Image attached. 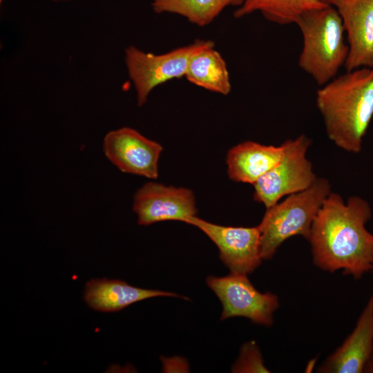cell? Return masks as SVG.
Here are the masks:
<instances>
[{"instance_id": "cell-9", "label": "cell", "mask_w": 373, "mask_h": 373, "mask_svg": "<svg viewBox=\"0 0 373 373\" xmlns=\"http://www.w3.org/2000/svg\"><path fill=\"white\" fill-rule=\"evenodd\" d=\"M187 224L205 233L217 246L219 257L231 273L248 274L262 260L260 254V231L253 227H226L209 222L197 216Z\"/></svg>"}, {"instance_id": "cell-18", "label": "cell", "mask_w": 373, "mask_h": 373, "mask_svg": "<svg viewBox=\"0 0 373 373\" xmlns=\"http://www.w3.org/2000/svg\"><path fill=\"white\" fill-rule=\"evenodd\" d=\"M233 370L238 372H269L265 367L259 349L254 342L246 343L242 347Z\"/></svg>"}, {"instance_id": "cell-16", "label": "cell", "mask_w": 373, "mask_h": 373, "mask_svg": "<svg viewBox=\"0 0 373 373\" xmlns=\"http://www.w3.org/2000/svg\"><path fill=\"white\" fill-rule=\"evenodd\" d=\"M327 6L318 0H244L234 11L236 18L259 12L267 20L280 25L296 22L304 12Z\"/></svg>"}, {"instance_id": "cell-2", "label": "cell", "mask_w": 373, "mask_h": 373, "mask_svg": "<svg viewBox=\"0 0 373 373\" xmlns=\"http://www.w3.org/2000/svg\"><path fill=\"white\" fill-rule=\"evenodd\" d=\"M316 102L329 140L358 153L373 117V68L334 77L317 90Z\"/></svg>"}, {"instance_id": "cell-6", "label": "cell", "mask_w": 373, "mask_h": 373, "mask_svg": "<svg viewBox=\"0 0 373 373\" xmlns=\"http://www.w3.org/2000/svg\"><path fill=\"white\" fill-rule=\"evenodd\" d=\"M282 160L253 185L254 200L268 209L286 196L311 186L318 178L307 157L311 140L305 135L285 142Z\"/></svg>"}, {"instance_id": "cell-3", "label": "cell", "mask_w": 373, "mask_h": 373, "mask_svg": "<svg viewBox=\"0 0 373 373\" xmlns=\"http://www.w3.org/2000/svg\"><path fill=\"white\" fill-rule=\"evenodd\" d=\"M295 23L303 37L298 66L323 86L336 77L348 54L340 13L329 6L312 9L303 13Z\"/></svg>"}, {"instance_id": "cell-22", "label": "cell", "mask_w": 373, "mask_h": 373, "mask_svg": "<svg viewBox=\"0 0 373 373\" xmlns=\"http://www.w3.org/2000/svg\"><path fill=\"white\" fill-rule=\"evenodd\" d=\"M0 3H2V0H0Z\"/></svg>"}, {"instance_id": "cell-19", "label": "cell", "mask_w": 373, "mask_h": 373, "mask_svg": "<svg viewBox=\"0 0 373 373\" xmlns=\"http://www.w3.org/2000/svg\"><path fill=\"white\" fill-rule=\"evenodd\" d=\"M318 1H319L321 3L323 4L332 6L336 9H338L351 0H318Z\"/></svg>"}, {"instance_id": "cell-23", "label": "cell", "mask_w": 373, "mask_h": 373, "mask_svg": "<svg viewBox=\"0 0 373 373\" xmlns=\"http://www.w3.org/2000/svg\"><path fill=\"white\" fill-rule=\"evenodd\" d=\"M372 271H373V266H372Z\"/></svg>"}, {"instance_id": "cell-8", "label": "cell", "mask_w": 373, "mask_h": 373, "mask_svg": "<svg viewBox=\"0 0 373 373\" xmlns=\"http://www.w3.org/2000/svg\"><path fill=\"white\" fill-rule=\"evenodd\" d=\"M102 149L106 158L120 171L155 180L163 147L131 127L108 132Z\"/></svg>"}, {"instance_id": "cell-11", "label": "cell", "mask_w": 373, "mask_h": 373, "mask_svg": "<svg viewBox=\"0 0 373 373\" xmlns=\"http://www.w3.org/2000/svg\"><path fill=\"white\" fill-rule=\"evenodd\" d=\"M337 10L347 37L345 69L373 68V0H351Z\"/></svg>"}, {"instance_id": "cell-4", "label": "cell", "mask_w": 373, "mask_h": 373, "mask_svg": "<svg viewBox=\"0 0 373 373\" xmlns=\"http://www.w3.org/2000/svg\"><path fill=\"white\" fill-rule=\"evenodd\" d=\"M330 193L329 182L318 178L307 189L266 209L258 224L262 260L271 259L278 248L292 236L299 235L308 239L312 223Z\"/></svg>"}, {"instance_id": "cell-17", "label": "cell", "mask_w": 373, "mask_h": 373, "mask_svg": "<svg viewBox=\"0 0 373 373\" xmlns=\"http://www.w3.org/2000/svg\"><path fill=\"white\" fill-rule=\"evenodd\" d=\"M244 0H153L151 6L157 14L170 13L182 16L189 22L205 26L229 6L239 7Z\"/></svg>"}, {"instance_id": "cell-5", "label": "cell", "mask_w": 373, "mask_h": 373, "mask_svg": "<svg viewBox=\"0 0 373 373\" xmlns=\"http://www.w3.org/2000/svg\"><path fill=\"white\" fill-rule=\"evenodd\" d=\"M211 46H214L213 41L198 39L162 54L146 52L134 46L126 47L124 62L136 92L137 105L145 104L150 93L157 86L173 79L184 77L193 56Z\"/></svg>"}, {"instance_id": "cell-14", "label": "cell", "mask_w": 373, "mask_h": 373, "mask_svg": "<svg viewBox=\"0 0 373 373\" xmlns=\"http://www.w3.org/2000/svg\"><path fill=\"white\" fill-rule=\"evenodd\" d=\"M157 296L187 299L173 292L136 287L120 280L93 279L86 284L84 298L92 309L111 312L145 299Z\"/></svg>"}, {"instance_id": "cell-1", "label": "cell", "mask_w": 373, "mask_h": 373, "mask_svg": "<svg viewBox=\"0 0 373 373\" xmlns=\"http://www.w3.org/2000/svg\"><path fill=\"white\" fill-rule=\"evenodd\" d=\"M372 217L367 200L352 196L347 202L330 193L312 225L308 240L313 261L325 271L340 269L360 278L373 266V234L365 227Z\"/></svg>"}, {"instance_id": "cell-13", "label": "cell", "mask_w": 373, "mask_h": 373, "mask_svg": "<svg viewBox=\"0 0 373 373\" xmlns=\"http://www.w3.org/2000/svg\"><path fill=\"white\" fill-rule=\"evenodd\" d=\"M285 150V142L278 146L252 141L240 143L227 154L228 175L234 182L254 184L282 160Z\"/></svg>"}, {"instance_id": "cell-12", "label": "cell", "mask_w": 373, "mask_h": 373, "mask_svg": "<svg viewBox=\"0 0 373 373\" xmlns=\"http://www.w3.org/2000/svg\"><path fill=\"white\" fill-rule=\"evenodd\" d=\"M373 348V295L353 332L318 369L325 373H361Z\"/></svg>"}, {"instance_id": "cell-15", "label": "cell", "mask_w": 373, "mask_h": 373, "mask_svg": "<svg viewBox=\"0 0 373 373\" xmlns=\"http://www.w3.org/2000/svg\"><path fill=\"white\" fill-rule=\"evenodd\" d=\"M184 77L190 83L211 92L226 95L231 90L227 64L214 46L193 56Z\"/></svg>"}, {"instance_id": "cell-20", "label": "cell", "mask_w": 373, "mask_h": 373, "mask_svg": "<svg viewBox=\"0 0 373 373\" xmlns=\"http://www.w3.org/2000/svg\"><path fill=\"white\" fill-rule=\"evenodd\" d=\"M364 372L373 373V348L370 357L365 367Z\"/></svg>"}, {"instance_id": "cell-10", "label": "cell", "mask_w": 373, "mask_h": 373, "mask_svg": "<svg viewBox=\"0 0 373 373\" xmlns=\"http://www.w3.org/2000/svg\"><path fill=\"white\" fill-rule=\"evenodd\" d=\"M133 210L140 225L178 220L187 223L196 216L198 209L193 192L187 188L148 182L133 197Z\"/></svg>"}, {"instance_id": "cell-7", "label": "cell", "mask_w": 373, "mask_h": 373, "mask_svg": "<svg viewBox=\"0 0 373 373\" xmlns=\"http://www.w3.org/2000/svg\"><path fill=\"white\" fill-rule=\"evenodd\" d=\"M206 281L222 305L221 321L242 316L257 324L271 325L278 298L271 292L258 291L247 274L231 272L224 277L209 276Z\"/></svg>"}, {"instance_id": "cell-21", "label": "cell", "mask_w": 373, "mask_h": 373, "mask_svg": "<svg viewBox=\"0 0 373 373\" xmlns=\"http://www.w3.org/2000/svg\"><path fill=\"white\" fill-rule=\"evenodd\" d=\"M50 1H55V2H63V1H68L71 0H50Z\"/></svg>"}]
</instances>
